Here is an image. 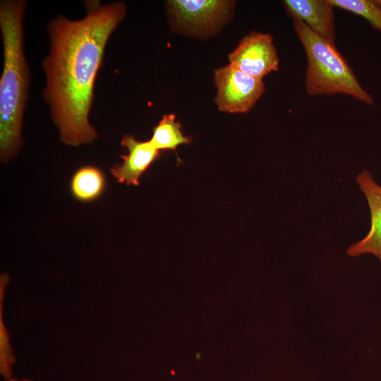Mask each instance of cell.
Returning a JSON list of instances; mask_svg holds the SVG:
<instances>
[{
	"label": "cell",
	"mask_w": 381,
	"mask_h": 381,
	"mask_svg": "<svg viewBox=\"0 0 381 381\" xmlns=\"http://www.w3.org/2000/svg\"><path fill=\"white\" fill-rule=\"evenodd\" d=\"M283 5L293 20L303 22L318 35L334 42L335 7L329 0H284Z\"/></svg>",
	"instance_id": "9c48e42d"
},
{
	"label": "cell",
	"mask_w": 381,
	"mask_h": 381,
	"mask_svg": "<svg viewBox=\"0 0 381 381\" xmlns=\"http://www.w3.org/2000/svg\"><path fill=\"white\" fill-rule=\"evenodd\" d=\"M374 1L377 5L381 6V0H374Z\"/></svg>",
	"instance_id": "9a60e30c"
},
{
	"label": "cell",
	"mask_w": 381,
	"mask_h": 381,
	"mask_svg": "<svg viewBox=\"0 0 381 381\" xmlns=\"http://www.w3.org/2000/svg\"><path fill=\"white\" fill-rule=\"evenodd\" d=\"M229 64L262 79L279 68V56L271 35L253 31L245 36L229 55Z\"/></svg>",
	"instance_id": "8992f818"
},
{
	"label": "cell",
	"mask_w": 381,
	"mask_h": 381,
	"mask_svg": "<svg viewBox=\"0 0 381 381\" xmlns=\"http://www.w3.org/2000/svg\"><path fill=\"white\" fill-rule=\"evenodd\" d=\"M85 5L83 18L59 15L49 21V49L42 63V96L61 140L71 146L92 144L97 137L89 121L95 78L107 42L127 11L122 1H87Z\"/></svg>",
	"instance_id": "6da1fadb"
},
{
	"label": "cell",
	"mask_w": 381,
	"mask_h": 381,
	"mask_svg": "<svg viewBox=\"0 0 381 381\" xmlns=\"http://www.w3.org/2000/svg\"><path fill=\"white\" fill-rule=\"evenodd\" d=\"M23 0L0 1L4 65L0 79V157L6 162L22 145L21 129L31 75L24 54Z\"/></svg>",
	"instance_id": "7a4b0ae2"
},
{
	"label": "cell",
	"mask_w": 381,
	"mask_h": 381,
	"mask_svg": "<svg viewBox=\"0 0 381 381\" xmlns=\"http://www.w3.org/2000/svg\"><path fill=\"white\" fill-rule=\"evenodd\" d=\"M181 124L176 121L174 114L164 115L162 119L154 128L149 140L158 150H172L182 144H188L191 138L185 136L181 131Z\"/></svg>",
	"instance_id": "8fae6325"
},
{
	"label": "cell",
	"mask_w": 381,
	"mask_h": 381,
	"mask_svg": "<svg viewBox=\"0 0 381 381\" xmlns=\"http://www.w3.org/2000/svg\"><path fill=\"white\" fill-rule=\"evenodd\" d=\"M335 7L365 18L375 29L381 31V6L374 0H329Z\"/></svg>",
	"instance_id": "4fadbf2b"
},
{
	"label": "cell",
	"mask_w": 381,
	"mask_h": 381,
	"mask_svg": "<svg viewBox=\"0 0 381 381\" xmlns=\"http://www.w3.org/2000/svg\"><path fill=\"white\" fill-rule=\"evenodd\" d=\"M356 180L368 200L371 226L366 236L350 246L346 253L350 256L371 253L381 262V186L375 183L368 171L358 174Z\"/></svg>",
	"instance_id": "52a82bcc"
},
{
	"label": "cell",
	"mask_w": 381,
	"mask_h": 381,
	"mask_svg": "<svg viewBox=\"0 0 381 381\" xmlns=\"http://www.w3.org/2000/svg\"><path fill=\"white\" fill-rule=\"evenodd\" d=\"M106 180L100 169L94 166L80 168L71 181L72 195L82 202H90L97 198L104 191Z\"/></svg>",
	"instance_id": "30bf717a"
},
{
	"label": "cell",
	"mask_w": 381,
	"mask_h": 381,
	"mask_svg": "<svg viewBox=\"0 0 381 381\" xmlns=\"http://www.w3.org/2000/svg\"><path fill=\"white\" fill-rule=\"evenodd\" d=\"M218 109L229 113H246L265 91L262 79L249 75L229 64L214 71Z\"/></svg>",
	"instance_id": "5b68a950"
},
{
	"label": "cell",
	"mask_w": 381,
	"mask_h": 381,
	"mask_svg": "<svg viewBox=\"0 0 381 381\" xmlns=\"http://www.w3.org/2000/svg\"><path fill=\"white\" fill-rule=\"evenodd\" d=\"M121 145L127 149L128 153L121 155L123 163L115 164L109 169L110 172L119 183L138 186L140 177L158 159L160 151L149 140L138 141L127 134L122 138Z\"/></svg>",
	"instance_id": "ba28073f"
},
{
	"label": "cell",
	"mask_w": 381,
	"mask_h": 381,
	"mask_svg": "<svg viewBox=\"0 0 381 381\" xmlns=\"http://www.w3.org/2000/svg\"><path fill=\"white\" fill-rule=\"evenodd\" d=\"M9 276L3 273L0 277V375L4 380L13 377V368L16 362L11 345V334L4 319V304Z\"/></svg>",
	"instance_id": "7c38bea8"
},
{
	"label": "cell",
	"mask_w": 381,
	"mask_h": 381,
	"mask_svg": "<svg viewBox=\"0 0 381 381\" xmlns=\"http://www.w3.org/2000/svg\"><path fill=\"white\" fill-rule=\"evenodd\" d=\"M4 381H33L32 379L30 378H21L18 379L16 377H11L8 379H5Z\"/></svg>",
	"instance_id": "5bb4252c"
},
{
	"label": "cell",
	"mask_w": 381,
	"mask_h": 381,
	"mask_svg": "<svg viewBox=\"0 0 381 381\" xmlns=\"http://www.w3.org/2000/svg\"><path fill=\"white\" fill-rule=\"evenodd\" d=\"M293 28L307 57L305 88L308 95L343 94L373 105V97L361 85L334 42L318 35L299 20H293Z\"/></svg>",
	"instance_id": "3957f363"
},
{
	"label": "cell",
	"mask_w": 381,
	"mask_h": 381,
	"mask_svg": "<svg viewBox=\"0 0 381 381\" xmlns=\"http://www.w3.org/2000/svg\"><path fill=\"white\" fill-rule=\"evenodd\" d=\"M234 3L223 0H171L166 4L174 30L202 38L219 31L229 20Z\"/></svg>",
	"instance_id": "277c9868"
}]
</instances>
